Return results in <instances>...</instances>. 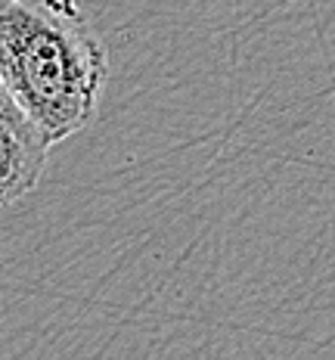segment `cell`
<instances>
[{"label": "cell", "instance_id": "cell-2", "mask_svg": "<svg viewBox=\"0 0 335 360\" xmlns=\"http://www.w3.org/2000/svg\"><path fill=\"white\" fill-rule=\"evenodd\" d=\"M47 149L50 140L0 81V208L19 202L37 186Z\"/></svg>", "mask_w": 335, "mask_h": 360}, {"label": "cell", "instance_id": "cell-1", "mask_svg": "<svg viewBox=\"0 0 335 360\" xmlns=\"http://www.w3.org/2000/svg\"><path fill=\"white\" fill-rule=\"evenodd\" d=\"M109 53L78 0H0V81L53 143L96 118Z\"/></svg>", "mask_w": 335, "mask_h": 360}]
</instances>
